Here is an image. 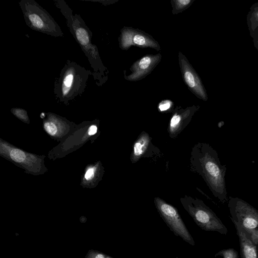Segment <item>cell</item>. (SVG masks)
<instances>
[{"instance_id": "1", "label": "cell", "mask_w": 258, "mask_h": 258, "mask_svg": "<svg viewBox=\"0 0 258 258\" xmlns=\"http://www.w3.org/2000/svg\"><path fill=\"white\" fill-rule=\"evenodd\" d=\"M190 169L202 177L212 194L220 202L228 201L226 166L221 163L217 151L209 144L198 143L192 148Z\"/></svg>"}, {"instance_id": "2", "label": "cell", "mask_w": 258, "mask_h": 258, "mask_svg": "<svg viewBox=\"0 0 258 258\" xmlns=\"http://www.w3.org/2000/svg\"><path fill=\"white\" fill-rule=\"evenodd\" d=\"M54 3L66 19L68 29L88 58L96 84L102 86L107 80V69L102 62L97 46L92 43V32L82 18L74 14L64 1L55 0Z\"/></svg>"}, {"instance_id": "3", "label": "cell", "mask_w": 258, "mask_h": 258, "mask_svg": "<svg viewBox=\"0 0 258 258\" xmlns=\"http://www.w3.org/2000/svg\"><path fill=\"white\" fill-rule=\"evenodd\" d=\"M92 72L68 60L55 80L54 93L60 100L69 101L84 92L86 84Z\"/></svg>"}, {"instance_id": "4", "label": "cell", "mask_w": 258, "mask_h": 258, "mask_svg": "<svg viewBox=\"0 0 258 258\" xmlns=\"http://www.w3.org/2000/svg\"><path fill=\"white\" fill-rule=\"evenodd\" d=\"M19 5L26 25L36 31L53 37L63 36L58 24L49 13L34 0H21Z\"/></svg>"}, {"instance_id": "5", "label": "cell", "mask_w": 258, "mask_h": 258, "mask_svg": "<svg viewBox=\"0 0 258 258\" xmlns=\"http://www.w3.org/2000/svg\"><path fill=\"white\" fill-rule=\"evenodd\" d=\"M183 208L202 230L226 235L228 229L216 214L199 199L185 195L180 199Z\"/></svg>"}, {"instance_id": "6", "label": "cell", "mask_w": 258, "mask_h": 258, "mask_svg": "<svg viewBox=\"0 0 258 258\" xmlns=\"http://www.w3.org/2000/svg\"><path fill=\"white\" fill-rule=\"evenodd\" d=\"M155 207L170 230L192 246L195 242L181 219L177 209L159 197L154 200Z\"/></svg>"}, {"instance_id": "7", "label": "cell", "mask_w": 258, "mask_h": 258, "mask_svg": "<svg viewBox=\"0 0 258 258\" xmlns=\"http://www.w3.org/2000/svg\"><path fill=\"white\" fill-rule=\"evenodd\" d=\"M228 207L233 223L246 231L258 229V210L242 199L230 197Z\"/></svg>"}, {"instance_id": "8", "label": "cell", "mask_w": 258, "mask_h": 258, "mask_svg": "<svg viewBox=\"0 0 258 258\" xmlns=\"http://www.w3.org/2000/svg\"><path fill=\"white\" fill-rule=\"evenodd\" d=\"M119 46L123 50H128L131 46L141 48H151L160 50L158 42L149 34L139 29L123 27L118 37Z\"/></svg>"}, {"instance_id": "9", "label": "cell", "mask_w": 258, "mask_h": 258, "mask_svg": "<svg viewBox=\"0 0 258 258\" xmlns=\"http://www.w3.org/2000/svg\"><path fill=\"white\" fill-rule=\"evenodd\" d=\"M178 61L182 79L188 89L198 97L206 100V94L199 76L181 52H178Z\"/></svg>"}, {"instance_id": "10", "label": "cell", "mask_w": 258, "mask_h": 258, "mask_svg": "<svg viewBox=\"0 0 258 258\" xmlns=\"http://www.w3.org/2000/svg\"><path fill=\"white\" fill-rule=\"evenodd\" d=\"M199 108V106L193 105L185 108L177 106L173 110L167 128L170 138L174 139L179 135L190 122Z\"/></svg>"}, {"instance_id": "11", "label": "cell", "mask_w": 258, "mask_h": 258, "mask_svg": "<svg viewBox=\"0 0 258 258\" xmlns=\"http://www.w3.org/2000/svg\"><path fill=\"white\" fill-rule=\"evenodd\" d=\"M161 54L146 55L135 61L130 68L131 74L124 78L128 81H137L143 79L149 75L159 63Z\"/></svg>"}, {"instance_id": "12", "label": "cell", "mask_w": 258, "mask_h": 258, "mask_svg": "<svg viewBox=\"0 0 258 258\" xmlns=\"http://www.w3.org/2000/svg\"><path fill=\"white\" fill-rule=\"evenodd\" d=\"M152 138L145 131L141 133L135 141L130 160L132 163H136L141 158L144 157H151L154 153H159V150L155 147L152 143Z\"/></svg>"}, {"instance_id": "13", "label": "cell", "mask_w": 258, "mask_h": 258, "mask_svg": "<svg viewBox=\"0 0 258 258\" xmlns=\"http://www.w3.org/2000/svg\"><path fill=\"white\" fill-rule=\"evenodd\" d=\"M234 225L239 239L241 258H258V244L253 241L248 232L238 225Z\"/></svg>"}, {"instance_id": "14", "label": "cell", "mask_w": 258, "mask_h": 258, "mask_svg": "<svg viewBox=\"0 0 258 258\" xmlns=\"http://www.w3.org/2000/svg\"><path fill=\"white\" fill-rule=\"evenodd\" d=\"M194 1V0H171L172 14L175 15L182 12L189 7Z\"/></svg>"}, {"instance_id": "15", "label": "cell", "mask_w": 258, "mask_h": 258, "mask_svg": "<svg viewBox=\"0 0 258 258\" xmlns=\"http://www.w3.org/2000/svg\"><path fill=\"white\" fill-rule=\"evenodd\" d=\"M217 256H221L223 258H239L237 251L232 248L220 250L215 254V257Z\"/></svg>"}, {"instance_id": "16", "label": "cell", "mask_w": 258, "mask_h": 258, "mask_svg": "<svg viewBox=\"0 0 258 258\" xmlns=\"http://www.w3.org/2000/svg\"><path fill=\"white\" fill-rule=\"evenodd\" d=\"M173 107V103L172 101L170 100H162L158 105V110L161 112L173 111L172 110Z\"/></svg>"}, {"instance_id": "17", "label": "cell", "mask_w": 258, "mask_h": 258, "mask_svg": "<svg viewBox=\"0 0 258 258\" xmlns=\"http://www.w3.org/2000/svg\"><path fill=\"white\" fill-rule=\"evenodd\" d=\"M10 156L14 161L17 162H21L25 159V153L22 151L17 149H13L11 151Z\"/></svg>"}, {"instance_id": "18", "label": "cell", "mask_w": 258, "mask_h": 258, "mask_svg": "<svg viewBox=\"0 0 258 258\" xmlns=\"http://www.w3.org/2000/svg\"><path fill=\"white\" fill-rule=\"evenodd\" d=\"M46 131L50 135H54L57 132V127L55 124L50 122H46L44 125Z\"/></svg>"}, {"instance_id": "19", "label": "cell", "mask_w": 258, "mask_h": 258, "mask_svg": "<svg viewBox=\"0 0 258 258\" xmlns=\"http://www.w3.org/2000/svg\"><path fill=\"white\" fill-rule=\"evenodd\" d=\"M248 232L251 237L253 241L256 244H258V229L246 231Z\"/></svg>"}, {"instance_id": "20", "label": "cell", "mask_w": 258, "mask_h": 258, "mask_svg": "<svg viewBox=\"0 0 258 258\" xmlns=\"http://www.w3.org/2000/svg\"><path fill=\"white\" fill-rule=\"evenodd\" d=\"M94 176V169L90 168L86 172L85 177L87 180L91 179Z\"/></svg>"}, {"instance_id": "21", "label": "cell", "mask_w": 258, "mask_h": 258, "mask_svg": "<svg viewBox=\"0 0 258 258\" xmlns=\"http://www.w3.org/2000/svg\"><path fill=\"white\" fill-rule=\"evenodd\" d=\"M97 128L95 125H92L90 127L88 131V134L89 135H93L96 133Z\"/></svg>"}, {"instance_id": "22", "label": "cell", "mask_w": 258, "mask_h": 258, "mask_svg": "<svg viewBox=\"0 0 258 258\" xmlns=\"http://www.w3.org/2000/svg\"><path fill=\"white\" fill-rule=\"evenodd\" d=\"M95 258H110V257H106L103 254L99 253L96 255Z\"/></svg>"}]
</instances>
